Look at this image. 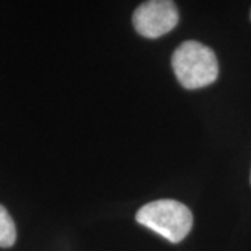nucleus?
<instances>
[{"instance_id": "obj_1", "label": "nucleus", "mask_w": 251, "mask_h": 251, "mask_svg": "<svg viewBox=\"0 0 251 251\" xmlns=\"http://www.w3.org/2000/svg\"><path fill=\"white\" fill-rule=\"evenodd\" d=\"M175 75L186 90H198L215 82L219 74L214 50L197 41H187L172 56Z\"/></svg>"}, {"instance_id": "obj_2", "label": "nucleus", "mask_w": 251, "mask_h": 251, "mask_svg": "<svg viewBox=\"0 0 251 251\" xmlns=\"http://www.w3.org/2000/svg\"><path fill=\"white\" fill-rule=\"evenodd\" d=\"M135 221L171 243L186 239L193 227V214L184 204L175 200H156L141 206Z\"/></svg>"}, {"instance_id": "obj_3", "label": "nucleus", "mask_w": 251, "mask_h": 251, "mask_svg": "<svg viewBox=\"0 0 251 251\" xmlns=\"http://www.w3.org/2000/svg\"><path fill=\"white\" fill-rule=\"evenodd\" d=\"M179 23V11L173 0H147L133 14V25L140 35L155 39L171 32Z\"/></svg>"}, {"instance_id": "obj_4", "label": "nucleus", "mask_w": 251, "mask_h": 251, "mask_svg": "<svg viewBox=\"0 0 251 251\" xmlns=\"http://www.w3.org/2000/svg\"><path fill=\"white\" fill-rule=\"evenodd\" d=\"M17 232L16 225L11 216L7 212V209L3 205H0V247L9 249L16 243Z\"/></svg>"}]
</instances>
